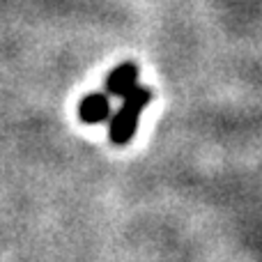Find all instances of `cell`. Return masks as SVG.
<instances>
[{"instance_id":"2","label":"cell","mask_w":262,"mask_h":262,"mask_svg":"<svg viewBox=\"0 0 262 262\" xmlns=\"http://www.w3.org/2000/svg\"><path fill=\"white\" fill-rule=\"evenodd\" d=\"M136 85H138V64L127 60V62H120L118 67H113L108 72V76L104 81V92L108 97H120L122 99Z\"/></svg>"},{"instance_id":"3","label":"cell","mask_w":262,"mask_h":262,"mask_svg":"<svg viewBox=\"0 0 262 262\" xmlns=\"http://www.w3.org/2000/svg\"><path fill=\"white\" fill-rule=\"evenodd\" d=\"M113 108H111V97L106 92H92L85 95L78 104V118L85 124H101L108 122Z\"/></svg>"},{"instance_id":"1","label":"cell","mask_w":262,"mask_h":262,"mask_svg":"<svg viewBox=\"0 0 262 262\" xmlns=\"http://www.w3.org/2000/svg\"><path fill=\"white\" fill-rule=\"evenodd\" d=\"M154 92L147 85H136L131 92L122 97L120 108L108 120V138L113 145H129L138 129L140 113L149 106Z\"/></svg>"}]
</instances>
